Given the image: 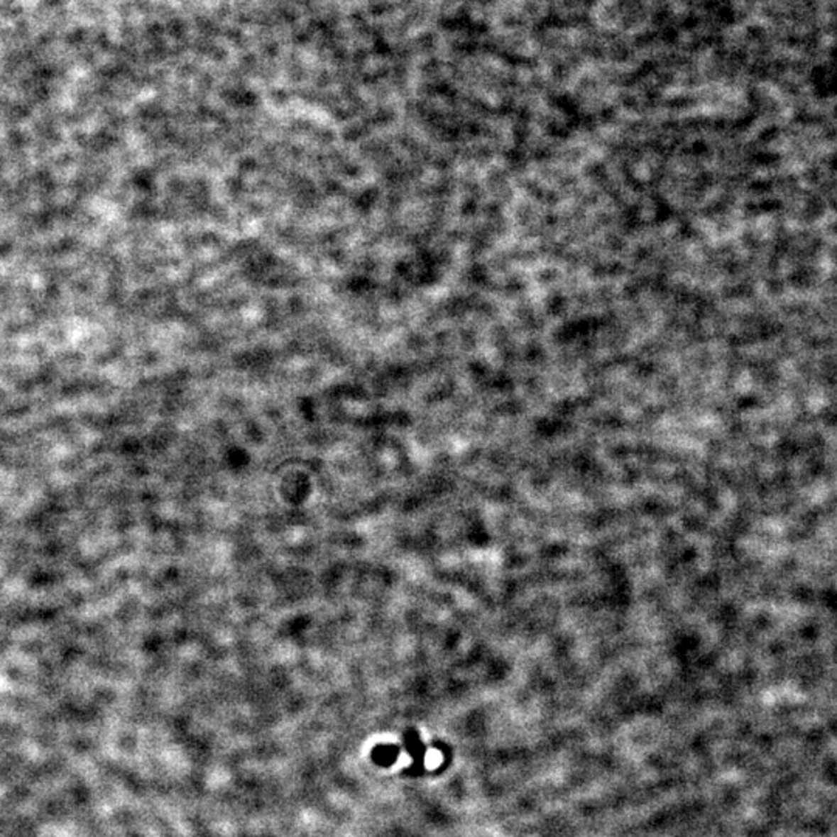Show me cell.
I'll return each instance as SVG.
<instances>
[{"label": "cell", "mask_w": 837, "mask_h": 837, "mask_svg": "<svg viewBox=\"0 0 837 837\" xmlns=\"http://www.w3.org/2000/svg\"><path fill=\"white\" fill-rule=\"evenodd\" d=\"M399 755H400V748L395 746V744H378V746L372 749L371 758H372V762L378 766L390 767L391 765L395 763V760L399 758Z\"/></svg>", "instance_id": "cell-2"}, {"label": "cell", "mask_w": 837, "mask_h": 837, "mask_svg": "<svg viewBox=\"0 0 837 837\" xmlns=\"http://www.w3.org/2000/svg\"><path fill=\"white\" fill-rule=\"evenodd\" d=\"M403 743L405 749H407V752L412 758V765L405 769L403 774H407L410 777L422 775L425 772V755L428 750L424 741L420 740L419 732L416 729H408L403 735Z\"/></svg>", "instance_id": "cell-1"}]
</instances>
